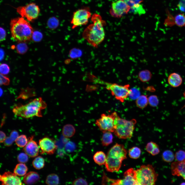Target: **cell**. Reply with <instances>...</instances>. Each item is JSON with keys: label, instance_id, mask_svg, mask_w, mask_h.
<instances>
[{"label": "cell", "instance_id": "6da1fadb", "mask_svg": "<svg viewBox=\"0 0 185 185\" xmlns=\"http://www.w3.org/2000/svg\"><path fill=\"white\" fill-rule=\"evenodd\" d=\"M93 23L85 30L83 36L91 45L97 47L104 39L105 33L103 26L105 22L100 16L95 14L91 17Z\"/></svg>", "mask_w": 185, "mask_h": 185}, {"label": "cell", "instance_id": "7a4b0ae2", "mask_svg": "<svg viewBox=\"0 0 185 185\" xmlns=\"http://www.w3.org/2000/svg\"><path fill=\"white\" fill-rule=\"evenodd\" d=\"M10 25L12 36L18 42H25L32 38L33 29L30 23L23 17L12 19Z\"/></svg>", "mask_w": 185, "mask_h": 185}, {"label": "cell", "instance_id": "3957f363", "mask_svg": "<svg viewBox=\"0 0 185 185\" xmlns=\"http://www.w3.org/2000/svg\"><path fill=\"white\" fill-rule=\"evenodd\" d=\"M47 106L46 103L40 97L25 105H17L13 108V112L15 115L26 118L35 116L42 117L41 111Z\"/></svg>", "mask_w": 185, "mask_h": 185}, {"label": "cell", "instance_id": "277c9868", "mask_svg": "<svg viewBox=\"0 0 185 185\" xmlns=\"http://www.w3.org/2000/svg\"><path fill=\"white\" fill-rule=\"evenodd\" d=\"M127 150L123 144L116 143L109 150L106 155V169L110 172H118L122 161L126 159Z\"/></svg>", "mask_w": 185, "mask_h": 185}, {"label": "cell", "instance_id": "5b68a950", "mask_svg": "<svg viewBox=\"0 0 185 185\" xmlns=\"http://www.w3.org/2000/svg\"><path fill=\"white\" fill-rule=\"evenodd\" d=\"M114 112V134L120 138H130L136 123V120L133 119L129 121L121 118L116 112Z\"/></svg>", "mask_w": 185, "mask_h": 185}, {"label": "cell", "instance_id": "8992f818", "mask_svg": "<svg viewBox=\"0 0 185 185\" xmlns=\"http://www.w3.org/2000/svg\"><path fill=\"white\" fill-rule=\"evenodd\" d=\"M135 173L138 185H154L158 175L154 168L150 164L142 165L135 170Z\"/></svg>", "mask_w": 185, "mask_h": 185}, {"label": "cell", "instance_id": "52a82bcc", "mask_svg": "<svg viewBox=\"0 0 185 185\" xmlns=\"http://www.w3.org/2000/svg\"><path fill=\"white\" fill-rule=\"evenodd\" d=\"M129 84L124 86L116 83H107L106 88L110 90L112 95L120 102L123 103L128 96L130 92Z\"/></svg>", "mask_w": 185, "mask_h": 185}, {"label": "cell", "instance_id": "ba28073f", "mask_svg": "<svg viewBox=\"0 0 185 185\" xmlns=\"http://www.w3.org/2000/svg\"><path fill=\"white\" fill-rule=\"evenodd\" d=\"M16 10L22 17L26 18L30 21L36 19L40 12L38 6L33 3L24 6L18 7L17 8Z\"/></svg>", "mask_w": 185, "mask_h": 185}, {"label": "cell", "instance_id": "9c48e42d", "mask_svg": "<svg viewBox=\"0 0 185 185\" xmlns=\"http://www.w3.org/2000/svg\"><path fill=\"white\" fill-rule=\"evenodd\" d=\"M114 112L108 115L102 114L100 117L96 120L95 124L103 133L107 131L114 132Z\"/></svg>", "mask_w": 185, "mask_h": 185}, {"label": "cell", "instance_id": "30bf717a", "mask_svg": "<svg viewBox=\"0 0 185 185\" xmlns=\"http://www.w3.org/2000/svg\"><path fill=\"white\" fill-rule=\"evenodd\" d=\"M91 16V13L87 8H81L76 11L74 13L71 21L72 28L86 25Z\"/></svg>", "mask_w": 185, "mask_h": 185}, {"label": "cell", "instance_id": "8fae6325", "mask_svg": "<svg viewBox=\"0 0 185 185\" xmlns=\"http://www.w3.org/2000/svg\"><path fill=\"white\" fill-rule=\"evenodd\" d=\"M130 8L123 0H118L112 3L110 13L112 16L120 18L130 12Z\"/></svg>", "mask_w": 185, "mask_h": 185}, {"label": "cell", "instance_id": "7c38bea8", "mask_svg": "<svg viewBox=\"0 0 185 185\" xmlns=\"http://www.w3.org/2000/svg\"><path fill=\"white\" fill-rule=\"evenodd\" d=\"M39 144L41 154L46 153L50 155L53 154L57 149L55 141L53 139L48 137H45L40 140Z\"/></svg>", "mask_w": 185, "mask_h": 185}, {"label": "cell", "instance_id": "4fadbf2b", "mask_svg": "<svg viewBox=\"0 0 185 185\" xmlns=\"http://www.w3.org/2000/svg\"><path fill=\"white\" fill-rule=\"evenodd\" d=\"M0 180L3 185H22L20 178L14 173L10 171L5 172L0 175Z\"/></svg>", "mask_w": 185, "mask_h": 185}, {"label": "cell", "instance_id": "5bb4252c", "mask_svg": "<svg viewBox=\"0 0 185 185\" xmlns=\"http://www.w3.org/2000/svg\"><path fill=\"white\" fill-rule=\"evenodd\" d=\"M34 136L28 139V142L23 149V151L31 157L37 156L39 152V148L36 142L33 140Z\"/></svg>", "mask_w": 185, "mask_h": 185}, {"label": "cell", "instance_id": "9a60e30c", "mask_svg": "<svg viewBox=\"0 0 185 185\" xmlns=\"http://www.w3.org/2000/svg\"><path fill=\"white\" fill-rule=\"evenodd\" d=\"M124 178L120 179V185H138L136 178L135 170L130 168L125 171Z\"/></svg>", "mask_w": 185, "mask_h": 185}, {"label": "cell", "instance_id": "2e32d148", "mask_svg": "<svg viewBox=\"0 0 185 185\" xmlns=\"http://www.w3.org/2000/svg\"><path fill=\"white\" fill-rule=\"evenodd\" d=\"M172 174L173 175L181 176L185 180V162L178 161L173 162L171 165Z\"/></svg>", "mask_w": 185, "mask_h": 185}, {"label": "cell", "instance_id": "e0dca14e", "mask_svg": "<svg viewBox=\"0 0 185 185\" xmlns=\"http://www.w3.org/2000/svg\"><path fill=\"white\" fill-rule=\"evenodd\" d=\"M168 81L169 84L171 87H177L181 85L182 80L179 74L175 72H173L169 75Z\"/></svg>", "mask_w": 185, "mask_h": 185}, {"label": "cell", "instance_id": "ac0fdd59", "mask_svg": "<svg viewBox=\"0 0 185 185\" xmlns=\"http://www.w3.org/2000/svg\"><path fill=\"white\" fill-rule=\"evenodd\" d=\"M39 179V175L38 173L34 171H30L25 175L23 181L26 184H32L37 182Z\"/></svg>", "mask_w": 185, "mask_h": 185}, {"label": "cell", "instance_id": "d6986e66", "mask_svg": "<svg viewBox=\"0 0 185 185\" xmlns=\"http://www.w3.org/2000/svg\"><path fill=\"white\" fill-rule=\"evenodd\" d=\"M93 159L96 164L99 165H102L105 164L106 155L103 151H98L94 155Z\"/></svg>", "mask_w": 185, "mask_h": 185}, {"label": "cell", "instance_id": "ffe728a7", "mask_svg": "<svg viewBox=\"0 0 185 185\" xmlns=\"http://www.w3.org/2000/svg\"><path fill=\"white\" fill-rule=\"evenodd\" d=\"M76 129L71 124H68L64 125L62 128V133L63 135L66 138H70L73 136L75 133Z\"/></svg>", "mask_w": 185, "mask_h": 185}, {"label": "cell", "instance_id": "44dd1931", "mask_svg": "<svg viewBox=\"0 0 185 185\" xmlns=\"http://www.w3.org/2000/svg\"><path fill=\"white\" fill-rule=\"evenodd\" d=\"M146 149L147 152L153 156L158 154L160 152L159 146L155 143L152 141L147 143Z\"/></svg>", "mask_w": 185, "mask_h": 185}, {"label": "cell", "instance_id": "7402d4cb", "mask_svg": "<svg viewBox=\"0 0 185 185\" xmlns=\"http://www.w3.org/2000/svg\"><path fill=\"white\" fill-rule=\"evenodd\" d=\"M107 131L103 133L101 138V143L104 146H107L113 142V136L111 133Z\"/></svg>", "mask_w": 185, "mask_h": 185}, {"label": "cell", "instance_id": "603a6c76", "mask_svg": "<svg viewBox=\"0 0 185 185\" xmlns=\"http://www.w3.org/2000/svg\"><path fill=\"white\" fill-rule=\"evenodd\" d=\"M18 136V132L16 130L12 131L11 132L10 136L6 137L4 142V145L7 146H11Z\"/></svg>", "mask_w": 185, "mask_h": 185}, {"label": "cell", "instance_id": "cb8c5ba5", "mask_svg": "<svg viewBox=\"0 0 185 185\" xmlns=\"http://www.w3.org/2000/svg\"><path fill=\"white\" fill-rule=\"evenodd\" d=\"M28 170L26 166L23 163L17 164L14 170V173L16 175L22 176L25 175Z\"/></svg>", "mask_w": 185, "mask_h": 185}, {"label": "cell", "instance_id": "d4e9b609", "mask_svg": "<svg viewBox=\"0 0 185 185\" xmlns=\"http://www.w3.org/2000/svg\"><path fill=\"white\" fill-rule=\"evenodd\" d=\"M152 77L151 72L148 70L141 71L138 74V77L140 80L143 82L149 81L151 79Z\"/></svg>", "mask_w": 185, "mask_h": 185}, {"label": "cell", "instance_id": "484cf974", "mask_svg": "<svg viewBox=\"0 0 185 185\" xmlns=\"http://www.w3.org/2000/svg\"><path fill=\"white\" fill-rule=\"evenodd\" d=\"M148 104V98L146 95H140L136 99V105L140 108L143 109L145 108L147 106Z\"/></svg>", "mask_w": 185, "mask_h": 185}, {"label": "cell", "instance_id": "4316f807", "mask_svg": "<svg viewBox=\"0 0 185 185\" xmlns=\"http://www.w3.org/2000/svg\"><path fill=\"white\" fill-rule=\"evenodd\" d=\"M59 177L56 174L52 173L49 174L47 177L45 183L49 185H56L59 183Z\"/></svg>", "mask_w": 185, "mask_h": 185}, {"label": "cell", "instance_id": "83f0119b", "mask_svg": "<svg viewBox=\"0 0 185 185\" xmlns=\"http://www.w3.org/2000/svg\"><path fill=\"white\" fill-rule=\"evenodd\" d=\"M174 24L180 27L185 26V15L183 13H180L174 17Z\"/></svg>", "mask_w": 185, "mask_h": 185}, {"label": "cell", "instance_id": "f1b7e54d", "mask_svg": "<svg viewBox=\"0 0 185 185\" xmlns=\"http://www.w3.org/2000/svg\"><path fill=\"white\" fill-rule=\"evenodd\" d=\"M130 11L134 14L139 15L144 14L145 13V9L140 4H135L131 7Z\"/></svg>", "mask_w": 185, "mask_h": 185}, {"label": "cell", "instance_id": "f546056e", "mask_svg": "<svg viewBox=\"0 0 185 185\" xmlns=\"http://www.w3.org/2000/svg\"><path fill=\"white\" fill-rule=\"evenodd\" d=\"M162 157L163 160L165 162H171L174 159L175 155L172 151L167 150L164 151L162 153Z\"/></svg>", "mask_w": 185, "mask_h": 185}, {"label": "cell", "instance_id": "4dcf8cb0", "mask_svg": "<svg viewBox=\"0 0 185 185\" xmlns=\"http://www.w3.org/2000/svg\"><path fill=\"white\" fill-rule=\"evenodd\" d=\"M141 152V150L139 148L134 146L131 148L129 150L128 155L130 158L136 159L140 157Z\"/></svg>", "mask_w": 185, "mask_h": 185}, {"label": "cell", "instance_id": "1f68e13d", "mask_svg": "<svg viewBox=\"0 0 185 185\" xmlns=\"http://www.w3.org/2000/svg\"><path fill=\"white\" fill-rule=\"evenodd\" d=\"M32 164L34 168L37 169H40L43 168L44 165V161L42 157L38 156L33 160Z\"/></svg>", "mask_w": 185, "mask_h": 185}, {"label": "cell", "instance_id": "d6a6232c", "mask_svg": "<svg viewBox=\"0 0 185 185\" xmlns=\"http://www.w3.org/2000/svg\"><path fill=\"white\" fill-rule=\"evenodd\" d=\"M25 42H20L17 45L16 48L18 53L23 54L25 53L27 51L28 47Z\"/></svg>", "mask_w": 185, "mask_h": 185}, {"label": "cell", "instance_id": "836d02e7", "mask_svg": "<svg viewBox=\"0 0 185 185\" xmlns=\"http://www.w3.org/2000/svg\"><path fill=\"white\" fill-rule=\"evenodd\" d=\"M59 22L56 18L53 17L50 18L48 20L47 26L50 29L53 30L56 28L58 26Z\"/></svg>", "mask_w": 185, "mask_h": 185}, {"label": "cell", "instance_id": "e575fe53", "mask_svg": "<svg viewBox=\"0 0 185 185\" xmlns=\"http://www.w3.org/2000/svg\"><path fill=\"white\" fill-rule=\"evenodd\" d=\"M28 140L24 135H20L17 137L15 142L16 145L20 147H24L27 144Z\"/></svg>", "mask_w": 185, "mask_h": 185}, {"label": "cell", "instance_id": "d590c367", "mask_svg": "<svg viewBox=\"0 0 185 185\" xmlns=\"http://www.w3.org/2000/svg\"><path fill=\"white\" fill-rule=\"evenodd\" d=\"M31 89L28 88L22 90L20 95L18 97V98H21L22 99H27L31 96H32L35 94H33V91H34L31 90Z\"/></svg>", "mask_w": 185, "mask_h": 185}, {"label": "cell", "instance_id": "8d00e7d4", "mask_svg": "<svg viewBox=\"0 0 185 185\" xmlns=\"http://www.w3.org/2000/svg\"><path fill=\"white\" fill-rule=\"evenodd\" d=\"M148 104L151 107H156L159 103V100L157 96L155 95H152L148 98Z\"/></svg>", "mask_w": 185, "mask_h": 185}, {"label": "cell", "instance_id": "74e56055", "mask_svg": "<svg viewBox=\"0 0 185 185\" xmlns=\"http://www.w3.org/2000/svg\"><path fill=\"white\" fill-rule=\"evenodd\" d=\"M140 92L138 89L133 88L130 89L129 96L132 99H136L140 96Z\"/></svg>", "mask_w": 185, "mask_h": 185}, {"label": "cell", "instance_id": "f35d334b", "mask_svg": "<svg viewBox=\"0 0 185 185\" xmlns=\"http://www.w3.org/2000/svg\"><path fill=\"white\" fill-rule=\"evenodd\" d=\"M175 158L177 161H183L185 160V152L181 150L178 151L175 153Z\"/></svg>", "mask_w": 185, "mask_h": 185}, {"label": "cell", "instance_id": "ab89813d", "mask_svg": "<svg viewBox=\"0 0 185 185\" xmlns=\"http://www.w3.org/2000/svg\"><path fill=\"white\" fill-rule=\"evenodd\" d=\"M43 37V34L40 32L38 31H33L32 38L35 42H39L41 41Z\"/></svg>", "mask_w": 185, "mask_h": 185}, {"label": "cell", "instance_id": "60d3db41", "mask_svg": "<svg viewBox=\"0 0 185 185\" xmlns=\"http://www.w3.org/2000/svg\"><path fill=\"white\" fill-rule=\"evenodd\" d=\"M168 15L164 22V25L166 26H171L174 25V17L168 12Z\"/></svg>", "mask_w": 185, "mask_h": 185}, {"label": "cell", "instance_id": "b9f144b4", "mask_svg": "<svg viewBox=\"0 0 185 185\" xmlns=\"http://www.w3.org/2000/svg\"><path fill=\"white\" fill-rule=\"evenodd\" d=\"M10 68L6 64L1 63L0 65V74L3 75L8 74L10 71Z\"/></svg>", "mask_w": 185, "mask_h": 185}, {"label": "cell", "instance_id": "7bdbcfd3", "mask_svg": "<svg viewBox=\"0 0 185 185\" xmlns=\"http://www.w3.org/2000/svg\"><path fill=\"white\" fill-rule=\"evenodd\" d=\"M18 161L20 163H24L27 162L28 160V155L26 153H21L18 155L17 157Z\"/></svg>", "mask_w": 185, "mask_h": 185}, {"label": "cell", "instance_id": "ee69618b", "mask_svg": "<svg viewBox=\"0 0 185 185\" xmlns=\"http://www.w3.org/2000/svg\"><path fill=\"white\" fill-rule=\"evenodd\" d=\"M0 85H8L10 83V80L9 78L4 75L0 74Z\"/></svg>", "mask_w": 185, "mask_h": 185}, {"label": "cell", "instance_id": "f6af8a7d", "mask_svg": "<svg viewBox=\"0 0 185 185\" xmlns=\"http://www.w3.org/2000/svg\"><path fill=\"white\" fill-rule=\"evenodd\" d=\"M73 185H88V183L85 179L79 178L75 180L72 182Z\"/></svg>", "mask_w": 185, "mask_h": 185}, {"label": "cell", "instance_id": "bcb514c9", "mask_svg": "<svg viewBox=\"0 0 185 185\" xmlns=\"http://www.w3.org/2000/svg\"><path fill=\"white\" fill-rule=\"evenodd\" d=\"M127 4L131 7L134 4H140L142 0H123Z\"/></svg>", "mask_w": 185, "mask_h": 185}, {"label": "cell", "instance_id": "7dc6e473", "mask_svg": "<svg viewBox=\"0 0 185 185\" xmlns=\"http://www.w3.org/2000/svg\"><path fill=\"white\" fill-rule=\"evenodd\" d=\"M75 145L72 142H69L66 145L65 148L67 151H72L75 148Z\"/></svg>", "mask_w": 185, "mask_h": 185}, {"label": "cell", "instance_id": "c3c4849f", "mask_svg": "<svg viewBox=\"0 0 185 185\" xmlns=\"http://www.w3.org/2000/svg\"><path fill=\"white\" fill-rule=\"evenodd\" d=\"M0 41H2L5 39L6 36V33L5 30L1 27L0 28Z\"/></svg>", "mask_w": 185, "mask_h": 185}, {"label": "cell", "instance_id": "681fc988", "mask_svg": "<svg viewBox=\"0 0 185 185\" xmlns=\"http://www.w3.org/2000/svg\"><path fill=\"white\" fill-rule=\"evenodd\" d=\"M178 7L181 11L185 12V0H181L179 3Z\"/></svg>", "mask_w": 185, "mask_h": 185}, {"label": "cell", "instance_id": "f907efd6", "mask_svg": "<svg viewBox=\"0 0 185 185\" xmlns=\"http://www.w3.org/2000/svg\"><path fill=\"white\" fill-rule=\"evenodd\" d=\"M5 134L2 131H0V141L1 143H2L4 142L6 138Z\"/></svg>", "mask_w": 185, "mask_h": 185}, {"label": "cell", "instance_id": "816d5d0a", "mask_svg": "<svg viewBox=\"0 0 185 185\" xmlns=\"http://www.w3.org/2000/svg\"><path fill=\"white\" fill-rule=\"evenodd\" d=\"M1 50L0 51V53H1V56H0V58H1V60L2 59H3V57L4 56V52L2 50V51H1Z\"/></svg>", "mask_w": 185, "mask_h": 185}, {"label": "cell", "instance_id": "f5cc1de1", "mask_svg": "<svg viewBox=\"0 0 185 185\" xmlns=\"http://www.w3.org/2000/svg\"><path fill=\"white\" fill-rule=\"evenodd\" d=\"M3 93V91L2 89L0 88V96L1 97Z\"/></svg>", "mask_w": 185, "mask_h": 185}, {"label": "cell", "instance_id": "db71d44e", "mask_svg": "<svg viewBox=\"0 0 185 185\" xmlns=\"http://www.w3.org/2000/svg\"><path fill=\"white\" fill-rule=\"evenodd\" d=\"M183 96L185 98V91H184L183 92ZM185 107V105H184V106H183V107Z\"/></svg>", "mask_w": 185, "mask_h": 185}, {"label": "cell", "instance_id": "11a10c76", "mask_svg": "<svg viewBox=\"0 0 185 185\" xmlns=\"http://www.w3.org/2000/svg\"><path fill=\"white\" fill-rule=\"evenodd\" d=\"M184 162H185V160H184Z\"/></svg>", "mask_w": 185, "mask_h": 185}]
</instances>
